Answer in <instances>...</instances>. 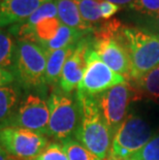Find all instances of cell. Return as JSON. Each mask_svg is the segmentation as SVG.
Here are the masks:
<instances>
[{
  "instance_id": "1",
  "label": "cell",
  "mask_w": 159,
  "mask_h": 160,
  "mask_svg": "<svg viewBox=\"0 0 159 160\" xmlns=\"http://www.w3.org/2000/svg\"><path fill=\"white\" fill-rule=\"evenodd\" d=\"M77 99L80 120L74 134L90 152L104 160L110 154L113 135L101 117L95 96L77 92Z\"/></svg>"
},
{
  "instance_id": "2",
  "label": "cell",
  "mask_w": 159,
  "mask_h": 160,
  "mask_svg": "<svg viewBox=\"0 0 159 160\" xmlns=\"http://www.w3.org/2000/svg\"><path fill=\"white\" fill-rule=\"evenodd\" d=\"M122 28L123 26L117 20L101 25L94 33L92 48L112 70L123 76L128 81L132 66Z\"/></svg>"
},
{
  "instance_id": "3",
  "label": "cell",
  "mask_w": 159,
  "mask_h": 160,
  "mask_svg": "<svg viewBox=\"0 0 159 160\" xmlns=\"http://www.w3.org/2000/svg\"><path fill=\"white\" fill-rule=\"evenodd\" d=\"M122 33L132 66L129 80L159 65V34L144 28L127 26H123Z\"/></svg>"
},
{
  "instance_id": "4",
  "label": "cell",
  "mask_w": 159,
  "mask_h": 160,
  "mask_svg": "<svg viewBox=\"0 0 159 160\" xmlns=\"http://www.w3.org/2000/svg\"><path fill=\"white\" fill-rule=\"evenodd\" d=\"M48 52L36 42L20 39L17 43L15 77L26 89H37L46 85L45 76Z\"/></svg>"
},
{
  "instance_id": "5",
  "label": "cell",
  "mask_w": 159,
  "mask_h": 160,
  "mask_svg": "<svg viewBox=\"0 0 159 160\" xmlns=\"http://www.w3.org/2000/svg\"><path fill=\"white\" fill-rule=\"evenodd\" d=\"M50 120L48 134L60 141L69 138L76 133L80 120L77 99L62 90H55L48 99Z\"/></svg>"
},
{
  "instance_id": "6",
  "label": "cell",
  "mask_w": 159,
  "mask_h": 160,
  "mask_svg": "<svg viewBox=\"0 0 159 160\" xmlns=\"http://www.w3.org/2000/svg\"><path fill=\"white\" fill-rule=\"evenodd\" d=\"M152 137V130L147 122L137 115H130L114 134L109 155L127 160L140 151Z\"/></svg>"
},
{
  "instance_id": "7",
  "label": "cell",
  "mask_w": 159,
  "mask_h": 160,
  "mask_svg": "<svg viewBox=\"0 0 159 160\" xmlns=\"http://www.w3.org/2000/svg\"><path fill=\"white\" fill-rule=\"evenodd\" d=\"M0 146L12 159L34 160L48 146V138L25 128L5 126L0 128Z\"/></svg>"
},
{
  "instance_id": "8",
  "label": "cell",
  "mask_w": 159,
  "mask_h": 160,
  "mask_svg": "<svg viewBox=\"0 0 159 160\" xmlns=\"http://www.w3.org/2000/svg\"><path fill=\"white\" fill-rule=\"evenodd\" d=\"M123 76L112 70L100 59L92 46L87 53V67L83 79L77 87V92L90 96L102 93L117 85L126 83Z\"/></svg>"
},
{
  "instance_id": "9",
  "label": "cell",
  "mask_w": 159,
  "mask_h": 160,
  "mask_svg": "<svg viewBox=\"0 0 159 160\" xmlns=\"http://www.w3.org/2000/svg\"><path fill=\"white\" fill-rule=\"evenodd\" d=\"M101 117L107 126L111 134L114 135L123 123L130 101L134 100L133 92L128 82L98 94L95 96Z\"/></svg>"
},
{
  "instance_id": "10",
  "label": "cell",
  "mask_w": 159,
  "mask_h": 160,
  "mask_svg": "<svg viewBox=\"0 0 159 160\" xmlns=\"http://www.w3.org/2000/svg\"><path fill=\"white\" fill-rule=\"evenodd\" d=\"M49 120L48 101L38 95L29 94L21 101L6 126L25 128L45 135L48 134Z\"/></svg>"
},
{
  "instance_id": "11",
  "label": "cell",
  "mask_w": 159,
  "mask_h": 160,
  "mask_svg": "<svg viewBox=\"0 0 159 160\" xmlns=\"http://www.w3.org/2000/svg\"><path fill=\"white\" fill-rule=\"evenodd\" d=\"M92 42L93 39L87 36L83 37L64 64L59 84L61 90L65 93H70L79 87L87 67V53L92 46Z\"/></svg>"
},
{
  "instance_id": "12",
  "label": "cell",
  "mask_w": 159,
  "mask_h": 160,
  "mask_svg": "<svg viewBox=\"0 0 159 160\" xmlns=\"http://www.w3.org/2000/svg\"><path fill=\"white\" fill-rule=\"evenodd\" d=\"M47 1L50 0H2L0 5V28L26 22Z\"/></svg>"
},
{
  "instance_id": "13",
  "label": "cell",
  "mask_w": 159,
  "mask_h": 160,
  "mask_svg": "<svg viewBox=\"0 0 159 160\" xmlns=\"http://www.w3.org/2000/svg\"><path fill=\"white\" fill-rule=\"evenodd\" d=\"M127 82L133 92L134 100L147 98L159 103V65Z\"/></svg>"
},
{
  "instance_id": "14",
  "label": "cell",
  "mask_w": 159,
  "mask_h": 160,
  "mask_svg": "<svg viewBox=\"0 0 159 160\" xmlns=\"http://www.w3.org/2000/svg\"><path fill=\"white\" fill-rule=\"evenodd\" d=\"M58 18L63 25L85 33L93 31V26L86 23L81 16L76 0H55Z\"/></svg>"
},
{
  "instance_id": "15",
  "label": "cell",
  "mask_w": 159,
  "mask_h": 160,
  "mask_svg": "<svg viewBox=\"0 0 159 160\" xmlns=\"http://www.w3.org/2000/svg\"><path fill=\"white\" fill-rule=\"evenodd\" d=\"M74 46H69L63 49H59L53 52H48V59H47L46 76L45 81L47 85H55L60 81L63 66L66 60L73 52Z\"/></svg>"
},
{
  "instance_id": "16",
  "label": "cell",
  "mask_w": 159,
  "mask_h": 160,
  "mask_svg": "<svg viewBox=\"0 0 159 160\" xmlns=\"http://www.w3.org/2000/svg\"><path fill=\"white\" fill-rule=\"evenodd\" d=\"M20 90L13 85L0 86V128L4 127L17 111Z\"/></svg>"
},
{
  "instance_id": "17",
  "label": "cell",
  "mask_w": 159,
  "mask_h": 160,
  "mask_svg": "<svg viewBox=\"0 0 159 160\" xmlns=\"http://www.w3.org/2000/svg\"><path fill=\"white\" fill-rule=\"evenodd\" d=\"M86 35L87 33L85 32L70 28L68 26L61 24L57 34L51 40H49L48 42L42 45V47L47 52H53V51L63 49V48L77 45Z\"/></svg>"
},
{
  "instance_id": "18",
  "label": "cell",
  "mask_w": 159,
  "mask_h": 160,
  "mask_svg": "<svg viewBox=\"0 0 159 160\" xmlns=\"http://www.w3.org/2000/svg\"><path fill=\"white\" fill-rule=\"evenodd\" d=\"M17 43L11 32L0 28V68H13Z\"/></svg>"
},
{
  "instance_id": "19",
  "label": "cell",
  "mask_w": 159,
  "mask_h": 160,
  "mask_svg": "<svg viewBox=\"0 0 159 160\" xmlns=\"http://www.w3.org/2000/svg\"><path fill=\"white\" fill-rule=\"evenodd\" d=\"M61 24L62 23L60 22L58 17L45 19L38 22L33 29V34H34V40L33 42L40 46L48 42L57 34Z\"/></svg>"
},
{
  "instance_id": "20",
  "label": "cell",
  "mask_w": 159,
  "mask_h": 160,
  "mask_svg": "<svg viewBox=\"0 0 159 160\" xmlns=\"http://www.w3.org/2000/svg\"><path fill=\"white\" fill-rule=\"evenodd\" d=\"M63 148L68 160H101L95 154L90 152L85 146L70 138L63 141Z\"/></svg>"
},
{
  "instance_id": "21",
  "label": "cell",
  "mask_w": 159,
  "mask_h": 160,
  "mask_svg": "<svg viewBox=\"0 0 159 160\" xmlns=\"http://www.w3.org/2000/svg\"><path fill=\"white\" fill-rule=\"evenodd\" d=\"M77 8L83 20L93 26L101 20L100 16V0H76Z\"/></svg>"
},
{
  "instance_id": "22",
  "label": "cell",
  "mask_w": 159,
  "mask_h": 160,
  "mask_svg": "<svg viewBox=\"0 0 159 160\" xmlns=\"http://www.w3.org/2000/svg\"><path fill=\"white\" fill-rule=\"evenodd\" d=\"M127 160H159V132Z\"/></svg>"
},
{
  "instance_id": "23",
  "label": "cell",
  "mask_w": 159,
  "mask_h": 160,
  "mask_svg": "<svg viewBox=\"0 0 159 160\" xmlns=\"http://www.w3.org/2000/svg\"><path fill=\"white\" fill-rule=\"evenodd\" d=\"M34 160H68V157L63 148V145L53 142L47 146Z\"/></svg>"
},
{
  "instance_id": "24",
  "label": "cell",
  "mask_w": 159,
  "mask_h": 160,
  "mask_svg": "<svg viewBox=\"0 0 159 160\" xmlns=\"http://www.w3.org/2000/svg\"><path fill=\"white\" fill-rule=\"evenodd\" d=\"M129 6L143 16L159 12V0H134Z\"/></svg>"
},
{
  "instance_id": "25",
  "label": "cell",
  "mask_w": 159,
  "mask_h": 160,
  "mask_svg": "<svg viewBox=\"0 0 159 160\" xmlns=\"http://www.w3.org/2000/svg\"><path fill=\"white\" fill-rule=\"evenodd\" d=\"M121 6L118 4H115L113 2L110 1H104V0H100V5H99V9H100V16L101 19L106 20H110L112 17H113L115 13L120 9Z\"/></svg>"
},
{
  "instance_id": "26",
  "label": "cell",
  "mask_w": 159,
  "mask_h": 160,
  "mask_svg": "<svg viewBox=\"0 0 159 160\" xmlns=\"http://www.w3.org/2000/svg\"><path fill=\"white\" fill-rule=\"evenodd\" d=\"M145 23H146L147 30L159 34V12L154 15L145 16Z\"/></svg>"
},
{
  "instance_id": "27",
  "label": "cell",
  "mask_w": 159,
  "mask_h": 160,
  "mask_svg": "<svg viewBox=\"0 0 159 160\" xmlns=\"http://www.w3.org/2000/svg\"><path fill=\"white\" fill-rule=\"evenodd\" d=\"M15 81V73L7 69L0 68V86L9 85Z\"/></svg>"
},
{
  "instance_id": "28",
  "label": "cell",
  "mask_w": 159,
  "mask_h": 160,
  "mask_svg": "<svg viewBox=\"0 0 159 160\" xmlns=\"http://www.w3.org/2000/svg\"><path fill=\"white\" fill-rule=\"evenodd\" d=\"M104 1H110V2H113L115 4H118V5H130L134 0H104Z\"/></svg>"
},
{
  "instance_id": "29",
  "label": "cell",
  "mask_w": 159,
  "mask_h": 160,
  "mask_svg": "<svg viewBox=\"0 0 159 160\" xmlns=\"http://www.w3.org/2000/svg\"><path fill=\"white\" fill-rule=\"evenodd\" d=\"M0 160H9L8 155L6 154L4 150L1 148V146H0Z\"/></svg>"
},
{
  "instance_id": "30",
  "label": "cell",
  "mask_w": 159,
  "mask_h": 160,
  "mask_svg": "<svg viewBox=\"0 0 159 160\" xmlns=\"http://www.w3.org/2000/svg\"><path fill=\"white\" fill-rule=\"evenodd\" d=\"M104 160H122V159H117V158H114V157H112V156H107V157L104 159Z\"/></svg>"
},
{
  "instance_id": "31",
  "label": "cell",
  "mask_w": 159,
  "mask_h": 160,
  "mask_svg": "<svg viewBox=\"0 0 159 160\" xmlns=\"http://www.w3.org/2000/svg\"><path fill=\"white\" fill-rule=\"evenodd\" d=\"M1 1H2V0H0V5H1Z\"/></svg>"
},
{
  "instance_id": "32",
  "label": "cell",
  "mask_w": 159,
  "mask_h": 160,
  "mask_svg": "<svg viewBox=\"0 0 159 160\" xmlns=\"http://www.w3.org/2000/svg\"><path fill=\"white\" fill-rule=\"evenodd\" d=\"M9 160H15V159H12V158H9Z\"/></svg>"
}]
</instances>
